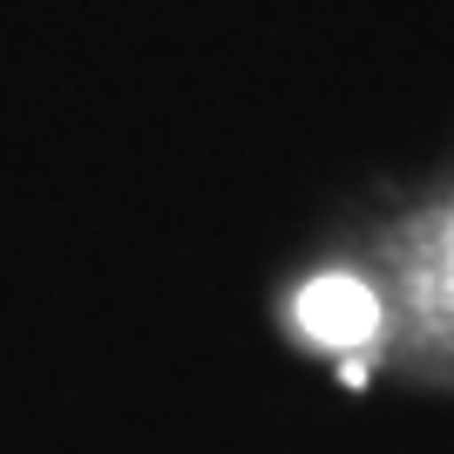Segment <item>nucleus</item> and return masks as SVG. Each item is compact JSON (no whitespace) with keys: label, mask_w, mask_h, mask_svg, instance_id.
<instances>
[{"label":"nucleus","mask_w":454,"mask_h":454,"mask_svg":"<svg viewBox=\"0 0 454 454\" xmlns=\"http://www.w3.org/2000/svg\"><path fill=\"white\" fill-rule=\"evenodd\" d=\"M299 319H305L312 340L340 346V353H360V346L380 333V305H373V292L353 285V278H319V285H305Z\"/></svg>","instance_id":"obj_1"}]
</instances>
